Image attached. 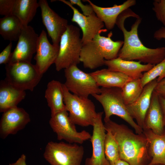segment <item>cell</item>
Listing matches in <instances>:
<instances>
[{
  "instance_id": "6da1fadb",
  "label": "cell",
  "mask_w": 165,
  "mask_h": 165,
  "mask_svg": "<svg viewBox=\"0 0 165 165\" xmlns=\"http://www.w3.org/2000/svg\"><path fill=\"white\" fill-rule=\"evenodd\" d=\"M141 20V18L130 8L118 16L116 25L122 32L124 40L118 57L155 65L165 58V47L151 48L143 44L138 34Z\"/></svg>"
},
{
  "instance_id": "7a4b0ae2",
  "label": "cell",
  "mask_w": 165,
  "mask_h": 165,
  "mask_svg": "<svg viewBox=\"0 0 165 165\" xmlns=\"http://www.w3.org/2000/svg\"><path fill=\"white\" fill-rule=\"evenodd\" d=\"M104 125L105 130L111 131L118 143L119 158L130 165H143L150 156L148 141L144 134H135L126 125L111 119Z\"/></svg>"
},
{
  "instance_id": "3957f363",
  "label": "cell",
  "mask_w": 165,
  "mask_h": 165,
  "mask_svg": "<svg viewBox=\"0 0 165 165\" xmlns=\"http://www.w3.org/2000/svg\"><path fill=\"white\" fill-rule=\"evenodd\" d=\"M108 35L104 36L98 33L91 40L82 45L80 61L84 68L95 69L105 65V60H112L118 57L123 41L112 40V31Z\"/></svg>"
},
{
  "instance_id": "277c9868",
  "label": "cell",
  "mask_w": 165,
  "mask_h": 165,
  "mask_svg": "<svg viewBox=\"0 0 165 165\" xmlns=\"http://www.w3.org/2000/svg\"><path fill=\"white\" fill-rule=\"evenodd\" d=\"M92 96L103 108L105 122L110 120L111 116L116 115L128 123L136 134L143 133V129L134 121L128 111L123 98L121 88L101 87L100 93Z\"/></svg>"
},
{
  "instance_id": "5b68a950",
  "label": "cell",
  "mask_w": 165,
  "mask_h": 165,
  "mask_svg": "<svg viewBox=\"0 0 165 165\" xmlns=\"http://www.w3.org/2000/svg\"><path fill=\"white\" fill-rule=\"evenodd\" d=\"M58 55L54 64L59 71L80 62V54L82 46L80 30L74 25H68L61 36Z\"/></svg>"
},
{
  "instance_id": "8992f818",
  "label": "cell",
  "mask_w": 165,
  "mask_h": 165,
  "mask_svg": "<svg viewBox=\"0 0 165 165\" xmlns=\"http://www.w3.org/2000/svg\"><path fill=\"white\" fill-rule=\"evenodd\" d=\"M64 102L72 121L82 127L93 125L97 113L93 101L88 98L79 97L69 92L63 84Z\"/></svg>"
},
{
  "instance_id": "52a82bcc",
  "label": "cell",
  "mask_w": 165,
  "mask_h": 165,
  "mask_svg": "<svg viewBox=\"0 0 165 165\" xmlns=\"http://www.w3.org/2000/svg\"><path fill=\"white\" fill-rule=\"evenodd\" d=\"M4 79L13 86L22 90L33 91L43 75L31 62H19L7 64Z\"/></svg>"
},
{
  "instance_id": "ba28073f",
  "label": "cell",
  "mask_w": 165,
  "mask_h": 165,
  "mask_svg": "<svg viewBox=\"0 0 165 165\" xmlns=\"http://www.w3.org/2000/svg\"><path fill=\"white\" fill-rule=\"evenodd\" d=\"M84 153L83 147L77 144L50 141L43 156L51 165H81Z\"/></svg>"
},
{
  "instance_id": "9c48e42d",
  "label": "cell",
  "mask_w": 165,
  "mask_h": 165,
  "mask_svg": "<svg viewBox=\"0 0 165 165\" xmlns=\"http://www.w3.org/2000/svg\"><path fill=\"white\" fill-rule=\"evenodd\" d=\"M66 81L64 84L68 90L79 97L88 98L94 94H99L101 88L90 73L79 69L77 65L64 69Z\"/></svg>"
},
{
  "instance_id": "30bf717a",
  "label": "cell",
  "mask_w": 165,
  "mask_h": 165,
  "mask_svg": "<svg viewBox=\"0 0 165 165\" xmlns=\"http://www.w3.org/2000/svg\"><path fill=\"white\" fill-rule=\"evenodd\" d=\"M49 123L59 140H64L68 143L81 144L91 138V135L85 130L77 131L75 124L71 120L66 110L51 116Z\"/></svg>"
},
{
  "instance_id": "8fae6325",
  "label": "cell",
  "mask_w": 165,
  "mask_h": 165,
  "mask_svg": "<svg viewBox=\"0 0 165 165\" xmlns=\"http://www.w3.org/2000/svg\"><path fill=\"white\" fill-rule=\"evenodd\" d=\"M38 37L32 27L23 26L17 45L11 53L8 64L31 62L33 55L36 53Z\"/></svg>"
},
{
  "instance_id": "7c38bea8",
  "label": "cell",
  "mask_w": 165,
  "mask_h": 165,
  "mask_svg": "<svg viewBox=\"0 0 165 165\" xmlns=\"http://www.w3.org/2000/svg\"><path fill=\"white\" fill-rule=\"evenodd\" d=\"M104 112L97 113L93 125L90 141L92 146L91 157L86 159L85 165H110L105 156L104 141L106 131L102 118Z\"/></svg>"
},
{
  "instance_id": "4fadbf2b",
  "label": "cell",
  "mask_w": 165,
  "mask_h": 165,
  "mask_svg": "<svg viewBox=\"0 0 165 165\" xmlns=\"http://www.w3.org/2000/svg\"><path fill=\"white\" fill-rule=\"evenodd\" d=\"M38 2L41 9L43 24L52 39L53 44L59 46L61 36L68 25V21L52 10L46 0H40Z\"/></svg>"
},
{
  "instance_id": "5bb4252c",
  "label": "cell",
  "mask_w": 165,
  "mask_h": 165,
  "mask_svg": "<svg viewBox=\"0 0 165 165\" xmlns=\"http://www.w3.org/2000/svg\"><path fill=\"white\" fill-rule=\"evenodd\" d=\"M59 1L66 4L72 10L73 15L71 20L76 23L82 30V45L91 40L98 34L107 31V29H103L105 26L104 23L95 14L86 16L79 12L69 1Z\"/></svg>"
},
{
  "instance_id": "9a60e30c",
  "label": "cell",
  "mask_w": 165,
  "mask_h": 165,
  "mask_svg": "<svg viewBox=\"0 0 165 165\" xmlns=\"http://www.w3.org/2000/svg\"><path fill=\"white\" fill-rule=\"evenodd\" d=\"M28 113L17 106L3 112L0 122V136L4 139L9 135L16 134L30 122Z\"/></svg>"
},
{
  "instance_id": "2e32d148",
  "label": "cell",
  "mask_w": 165,
  "mask_h": 165,
  "mask_svg": "<svg viewBox=\"0 0 165 165\" xmlns=\"http://www.w3.org/2000/svg\"><path fill=\"white\" fill-rule=\"evenodd\" d=\"M59 46L51 44L49 42L46 33L42 30L38 38L36 54L34 57L35 65L40 74L43 75L55 62L57 57Z\"/></svg>"
},
{
  "instance_id": "e0dca14e",
  "label": "cell",
  "mask_w": 165,
  "mask_h": 165,
  "mask_svg": "<svg viewBox=\"0 0 165 165\" xmlns=\"http://www.w3.org/2000/svg\"><path fill=\"white\" fill-rule=\"evenodd\" d=\"M157 79L149 82L143 87L141 95L134 102L126 105L132 117L142 129L147 112L149 107L152 96L157 83Z\"/></svg>"
},
{
  "instance_id": "ac0fdd59",
  "label": "cell",
  "mask_w": 165,
  "mask_h": 165,
  "mask_svg": "<svg viewBox=\"0 0 165 165\" xmlns=\"http://www.w3.org/2000/svg\"><path fill=\"white\" fill-rule=\"evenodd\" d=\"M105 65L111 70L122 73L133 79H141L143 72L148 71L154 65L143 64L139 61H127L119 57L105 60Z\"/></svg>"
},
{
  "instance_id": "d6986e66",
  "label": "cell",
  "mask_w": 165,
  "mask_h": 165,
  "mask_svg": "<svg viewBox=\"0 0 165 165\" xmlns=\"http://www.w3.org/2000/svg\"><path fill=\"white\" fill-rule=\"evenodd\" d=\"M86 1L92 6L97 16L108 30L113 28L117 18L121 13L136 4L135 0H127L119 5L115 4L112 7H103L94 4L90 0Z\"/></svg>"
},
{
  "instance_id": "ffe728a7",
  "label": "cell",
  "mask_w": 165,
  "mask_h": 165,
  "mask_svg": "<svg viewBox=\"0 0 165 165\" xmlns=\"http://www.w3.org/2000/svg\"><path fill=\"white\" fill-rule=\"evenodd\" d=\"M164 127L159 96L154 90L149 107L145 116L143 130L150 129L154 133L160 135L163 133Z\"/></svg>"
},
{
  "instance_id": "44dd1931",
  "label": "cell",
  "mask_w": 165,
  "mask_h": 165,
  "mask_svg": "<svg viewBox=\"0 0 165 165\" xmlns=\"http://www.w3.org/2000/svg\"><path fill=\"white\" fill-rule=\"evenodd\" d=\"M143 133L148 140L149 152L152 158L147 165H165V129L163 133L160 135L147 129L143 130Z\"/></svg>"
},
{
  "instance_id": "7402d4cb",
  "label": "cell",
  "mask_w": 165,
  "mask_h": 165,
  "mask_svg": "<svg viewBox=\"0 0 165 165\" xmlns=\"http://www.w3.org/2000/svg\"><path fill=\"white\" fill-rule=\"evenodd\" d=\"M99 87L122 88L133 79L125 74L108 68L98 70L90 73Z\"/></svg>"
},
{
  "instance_id": "603a6c76",
  "label": "cell",
  "mask_w": 165,
  "mask_h": 165,
  "mask_svg": "<svg viewBox=\"0 0 165 165\" xmlns=\"http://www.w3.org/2000/svg\"><path fill=\"white\" fill-rule=\"evenodd\" d=\"M25 91L10 85L5 80L0 83V112H4L17 106L25 97Z\"/></svg>"
},
{
  "instance_id": "cb8c5ba5",
  "label": "cell",
  "mask_w": 165,
  "mask_h": 165,
  "mask_svg": "<svg viewBox=\"0 0 165 165\" xmlns=\"http://www.w3.org/2000/svg\"><path fill=\"white\" fill-rule=\"evenodd\" d=\"M45 97L51 110V116L66 110L64 102L63 84L59 81L53 80L48 82Z\"/></svg>"
},
{
  "instance_id": "d4e9b609",
  "label": "cell",
  "mask_w": 165,
  "mask_h": 165,
  "mask_svg": "<svg viewBox=\"0 0 165 165\" xmlns=\"http://www.w3.org/2000/svg\"><path fill=\"white\" fill-rule=\"evenodd\" d=\"M39 7L36 0H15L12 15L17 18L24 26L33 19Z\"/></svg>"
},
{
  "instance_id": "484cf974",
  "label": "cell",
  "mask_w": 165,
  "mask_h": 165,
  "mask_svg": "<svg viewBox=\"0 0 165 165\" xmlns=\"http://www.w3.org/2000/svg\"><path fill=\"white\" fill-rule=\"evenodd\" d=\"M23 27L19 19L13 15L0 19V34L5 40L10 42L18 40Z\"/></svg>"
},
{
  "instance_id": "4316f807",
  "label": "cell",
  "mask_w": 165,
  "mask_h": 165,
  "mask_svg": "<svg viewBox=\"0 0 165 165\" xmlns=\"http://www.w3.org/2000/svg\"><path fill=\"white\" fill-rule=\"evenodd\" d=\"M141 79H133L126 83L121 88L124 103L127 105L135 101L143 91Z\"/></svg>"
},
{
  "instance_id": "83f0119b",
  "label": "cell",
  "mask_w": 165,
  "mask_h": 165,
  "mask_svg": "<svg viewBox=\"0 0 165 165\" xmlns=\"http://www.w3.org/2000/svg\"><path fill=\"white\" fill-rule=\"evenodd\" d=\"M104 141V151L106 158L112 165L119 159V151L118 143L112 133L106 130Z\"/></svg>"
},
{
  "instance_id": "f1b7e54d",
  "label": "cell",
  "mask_w": 165,
  "mask_h": 165,
  "mask_svg": "<svg viewBox=\"0 0 165 165\" xmlns=\"http://www.w3.org/2000/svg\"><path fill=\"white\" fill-rule=\"evenodd\" d=\"M165 78V58L161 62L154 65L149 70L144 72L141 78L144 87L150 82L157 79V82Z\"/></svg>"
},
{
  "instance_id": "f546056e",
  "label": "cell",
  "mask_w": 165,
  "mask_h": 165,
  "mask_svg": "<svg viewBox=\"0 0 165 165\" xmlns=\"http://www.w3.org/2000/svg\"><path fill=\"white\" fill-rule=\"evenodd\" d=\"M152 4L156 17L165 27V0H155Z\"/></svg>"
},
{
  "instance_id": "4dcf8cb0",
  "label": "cell",
  "mask_w": 165,
  "mask_h": 165,
  "mask_svg": "<svg viewBox=\"0 0 165 165\" xmlns=\"http://www.w3.org/2000/svg\"><path fill=\"white\" fill-rule=\"evenodd\" d=\"M15 0H0V14L4 16L12 15Z\"/></svg>"
},
{
  "instance_id": "1f68e13d",
  "label": "cell",
  "mask_w": 165,
  "mask_h": 165,
  "mask_svg": "<svg viewBox=\"0 0 165 165\" xmlns=\"http://www.w3.org/2000/svg\"><path fill=\"white\" fill-rule=\"evenodd\" d=\"M69 2L72 5H76L79 7L83 14L86 16H89L95 14L92 7L90 4L84 5L80 0H70Z\"/></svg>"
},
{
  "instance_id": "d6a6232c",
  "label": "cell",
  "mask_w": 165,
  "mask_h": 165,
  "mask_svg": "<svg viewBox=\"0 0 165 165\" xmlns=\"http://www.w3.org/2000/svg\"><path fill=\"white\" fill-rule=\"evenodd\" d=\"M12 44L10 42L9 44L0 53V64H7L9 60L11 54V50Z\"/></svg>"
},
{
  "instance_id": "836d02e7",
  "label": "cell",
  "mask_w": 165,
  "mask_h": 165,
  "mask_svg": "<svg viewBox=\"0 0 165 165\" xmlns=\"http://www.w3.org/2000/svg\"><path fill=\"white\" fill-rule=\"evenodd\" d=\"M154 91L159 96L165 99V78L157 82Z\"/></svg>"
},
{
  "instance_id": "e575fe53",
  "label": "cell",
  "mask_w": 165,
  "mask_h": 165,
  "mask_svg": "<svg viewBox=\"0 0 165 165\" xmlns=\"http://www.w3.org/2000/svg\"><path fill=\"white\" fill-rule=\"evenodd\" d=\"M153 37L158 40L165 39V27L162 26L156 31L153 34Z\"/></svg>"
},
{
  "instance_id": "d590c367",
  "label": "cell",
  "mask_w": 165,
  "mask_h": 165,
  "mask_svg": "<svg viewBox=\"0 0 165 165\" xmlns=\"http://www.w3.org/2000/svg\"><path fill=\"white\" fill-rule=\"evenodd\" d=\"M9 165H27L26 156L22 154L15 162L9 164Z\"/></svg>"
},
{
  "instance_id": "8d00e7d4",
  "label": "cell",
  "mask_w": 165,
  "mask_h": 165,
  "mask_svg": "<svg viewBox=\"0 0 165 165\" xmlns=\"http://www.w3.org/2000/svg\"><path fill=\"white\" fill-rule=\"evenodd\" d=\"M159 101L163 114V124L165 126V99L159 96Z\"/></svg>"
},
{
  "instance_id": "74e56055",
  "label": "cell",
  "mask_w": 165,
  "mask_h": 165,
  "mask_svg": "<svg viewBox=\"0 0 165 165\" xmlns=\"http://www.w3.org/2000/svg\"><path fill=\"white\" fill-rule=\"evenodd\" d=\"M112 165H130L127 162L121 160L119 159Z\"/></svg>"
},
{
  "instance_id": "f35d334b",
  "label": "cell",
  "mask_w": 165,
  "mask_h": 165,
  "mask_svg": "<svg viewBox=\"0 0 165 165\" xmlns=\"http://www.w3.org/2000/svg\"><path fill=\"white\" fill-rule=\"evenodd\" d=\"M163 165L160 164H155V165Z\"/></svg>"
}]
</instances>
